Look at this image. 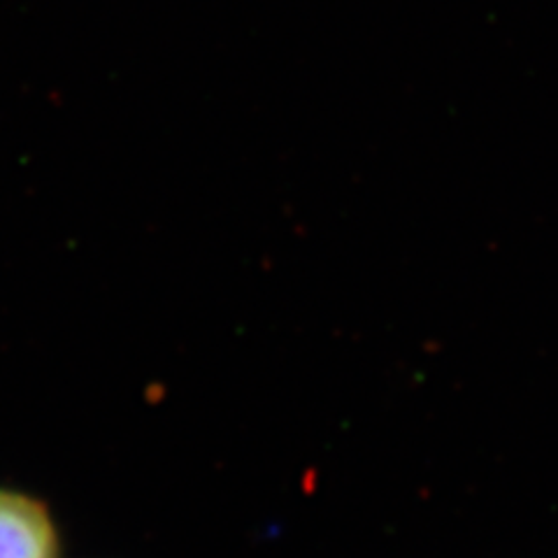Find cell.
<instances>
[{"instance_id":"obj_1","label":"cell","mask_w":558,"mask_h":558,"mask_svg":"<svg viewBox=\"0 0 558 558\" xmlns=\"http://www.w3.org/2000/svg\"><path fill=\"white\" fill-rule=\"evenodd\" d=\"M0 558H59V533L49 510L12 488H0Z\"/></svg>"}]
</instances>
